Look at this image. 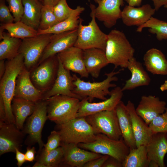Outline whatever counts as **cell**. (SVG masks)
<instances>
[{"label": "cell", "mask_w": 167, "mask_h": 167, "mask_svg": "<svg viewBox=\"0 0 167 167\" xmlns=\"http://www.w3.org/2000/svg\"><path fill=\"white\" fill-rule=\"evenodd\" d=\"M6 70L0 82V96L3 101L6 111V122L15 124L11 108L12 101L17 77L25 67L23 55L19 53L15 57L5 62Z\"/></svg>", "instance_id": "6da1fadb"}, {"label": "cell", "mask_w": 167, "mask_h": 167, "mask_svg": "<svg viewBox=\"0 0 167 167\" xmlns=\"http://www.w3.org/2000/svg\"><path fill=\"white\" fill-rule=\"evenodd\" d=\"M107 35L105 52L109 64L115 68H127L129 61L134 57V49L122 32L113 29Z\"/></svg>", "instance_id": "7a4b0ae2"}, {"label": "cell", "mask_w": 167, "mask_h": 167, "mask_svg": "<svg viewBox=\"0 0 167 167\" xmlns=\"http://www.w3.org/2000/svg\"><path fill=\"white\" fill-rule=\"evenodd\" d=\"M123 70L122 68L115 71L114 70L108 73H105V79L101 82H91L82 80L75 74L73 75L74 77L73 84L75 86L73 92L82 97L88 98V101L92 102L94 98L105 100L106 96L110 95V88L115 87L116 85L111 83L117 81L118 78L116 75Z\"/></svg>", "instance_id": "3957f363"}, {"label": "cell", "mask_w": 167, "mask_h": 167, "mask_svg": "<svg viewBox=\"0 0 167 167\" xmlns=\"http://www.w3.org/2000/svg\"><path fill=\"white\" fill-rule=\"evenodd\" d=\"M91 22L87 25H83L82 19H79L78 36L74 46L82 50L97 48L105 51L108 35L102 32L96 20L95 6L90 3Z\"/></svg>", "instance_id": "277c9868"}, {"label": "cell", "mask_w": 167, "mask_h": 167, "mask_svg": "<svg viewBox=\"0 0 167 167\" xmlns=\"http://www.w3.org/2000/svg\"><path fill=\"white\" fill-rule=\"evenodd\" d=\"M46 100L48 119L57 125L75 118L81 101L77 98L61 95L54 96Z\"/></svg>", "instance_id": "5b68a950"}, {"label": "cell", "mask_w": 167, "mask_h": 167, "mask_svg": "<svg viewBox=\"0 0 167 167\" xmlns=\"http://www.w3.org/2000/svg\"><path fill=\"white\" fill-rule=\"evenodd\" d=\"M57 125L61 137V144H78L91 143L95 140L96 135L85 117L75 118Z\"/></svg>", "instance_id": "8992f818"}, {"label": "cell", "mask_w": 167, "mask_h": 167, "mask_svg": "<svg viewBox=\"0 0 167 167\" xmlns=\"http://www.w3.org/2000/svg\"><path fill=\"white\" fill-rule=\"evenodd\" d=\"M78 145L87 150L113 157L122 162L130 150L122 137L116 140L102 134L96 135L95 140L93 142L79 143Z\"/></svg>", "instance_id": "52a82bcc"}, {"label": "cell", "mask_w": 167, "mask_h": 167, "mask_svg": "<svg viewBox=\"0 0 167 167\" xmlns=\"http://www.w3.org/2000/svg\"><path fill=\"white\" fill-rule=\"evenodd\" d=\"M47 119V102L42 100L36 103L33 112L28 118L22 130L24 134L28 135L26 143L29 145L37 143L39 151L42 149L44 144L42 139V131Z\"/></svg>", "instance_id": "ba28073f"}, {"label": "cell", "mask_w": 167, "mask_h": 167, "mask_svg": "<svg viewBox=\"0 0 167 167\" xmlns=\"http://www.w3.org/2000/svg\"><path fill=\"white\" fill-rule=\"evenodd\" d=\"M85 118L95 135L103 134L116 140L122 137L115 109L98 112Z\"/></svg>", "instance_id": "9c48e42d"}, {"label": "cell", "mask_w": 167, "mask_h": 167, "mask_svg": "<svg viewBox=\"0 0 167 167\" xmlns=\"http://www.w3.org/2000/svg\"><path fill=\"white\" fill-rule=\"evenodd\" d=\"M59 66L57 55L50 57L38 64L31 71V79L43 94L52 87L57 78Z\"/></svg>", "instance_id": "30bf717a"}, {"label": "cell", "mask_w": 167, "mask_h": 167, "mask_svg": "<svg viewBox=\"0 0 167 167\" xmlns=\"http://www.w3.org/2000/svg\"><path fill=\"white\" fill-rule=\"evenodd\" d=\"M52 35H39L22 40L19 53L23 55L25 67L29 71L38 65Z\"/></svg>", "instance_id": "8fae6325"}, {"label": "cell", "mask_w": 167, "mask_h": 167, "mask_svg": "<svg viewBox=\"0 0 167 167\" xmlns=\"http://www.w3.org/2000/svg\"><path fill=\"white\" fill-rule=\"evenodd\" d=\"M123 92L122 88L116 86L111 91L109 98L97 103L90 102L87 97L83 98L80 101L76 118L85 117L101 111L115 109L121 101Z\"/></svg>", "instance_id": "7c38bea8"}, {"label": "cell", "mask_w": 167, "mask_h": 167, "mask_svg": "<svg viewBox=\"0 0 167 167\" xmlns=\"http://www.w3.org/2000/svg\"><path fill=\"white\" fill-rule=\"evenodd\" d=\"M61 146L63 151L62 166L84 167L87 162L102 156L80 148L75 144H62Z\"/></svg>", "instance_id": "4fadbf2b"}, {"label": "cell", "mask_w": 167, "mask_h": 167, "mask_svg": "<svg viewBox=\"0 0 167 167\" xmlns=\"http://www.w3.org/2000/svg\"><path fill=\"white\" fill-rule=\"evenodd\" d=\"M59 60V66L55 82L51 88L43 94V100H46L54 96L61 95L83 98L73 92L75 87L73 84L74 77L70 71L66 69Z\"/></svg>", "instance_id": "5bb4252c"}, {"label": "cell", "mask_w": 167, "mask_h": 167, "mask_svg": "<svg viewBox=\"0 0 167 167\" xmlns=\"http://www.w3.org/2000/svg\"><path fill=\"white\" fill-rule=\"evenodd\" d=\"M15 124L4 122L0 124V155L15 152L16 149L20 150L24 134Z\"/></svg>", "instance_id": "9a60e30c"}, {"label": "cell", "mask_w": 167, "mask_h": 167, "mask_svg": "<svg viewBox=\"0 0 167 167\" xmlns=\"http://www.w3.org/2000/svg\"><path fill=\"white\" fill-rule=\"evenodd\" d=\"M77 36L78 29L52 34L50 41L45 49L38 65L47 58L74 46Z\"/></svg>", "instance_id": "2e32d148"}, {"label": "cell", "mask_w": 167, "mask_h": 167, "mask_svg": "<svg viewBox=\"0 0 167 167\" xmlns=\"http://www.w3.org/2000/svg\"><path fill=\"white\" fill-rule=\"evenodd\" d=\"M98 4L94 10L96 18L108 28L114 26L121 19L120 7L124 5L123 0H101Z\"/></svg>", "instance_id": "e0dca14e"}, {"label": "cell", "mask_w": 167, "mask_h": 167, "mask_svg": "<svg viewBox=\"0 0 167 167\" xmlns=\"http://www.w3.org/2000/svg\"><path fill=\"white\" fill-rule=\"evenodd\" d=\"M146 147L149 167H165L164 159L167 153V133L153 134Z\"/></svg>", "instance_id": "ac0fdd59"}, {"label": "cell", "mask_w": 167, "mask_h": 167, "mask_svg": "<svg viewBox=\"0 0 167 167\" xmlns=\"http://www.w3.org/2000/svg\"><path fill=\"white\" fill-rule=\"evenodd\" d=\"M57 55L66 69L78 74L82 78L88 77L84 62L83 50L73 46Z\"/></svg>", "instance_id": "d6986e66"}, {"label": "cell", "mask_w": 167, "mask_h": 167, "mask_svg": "<svg viewBox=\"0 0 167 167\" xmlns=\"http://www.w3.org/2000/svg\"><path fill=\"white\" fill-rule=\"evenodd\" d=\"M43 93L34 85L30 79V71L24 67L17 77L14 97L36 103L43 100Z\"/></svg>", "instance_id": "ffe728a7"}, {"label": "cell", "mask_w": 167, "mask_h": 167, "mask_svg": "<svg viewBox=\"0 0 167 167\" xmlns=\"http://www.w3.org/2000/svg\"><path fill=\"white\" fill-rule=\"evenodd\" d=\"M166 103L154 96L143 95L135 111L148 125L154 118L165 110Z\"/></svg>", "instance_id": "44dd1931"}, {"label": "cell", "mask_w": 167, "mask_h": 167, "mask_svg": "<svg viewBox=\"0 0 167 167\" xmlns=\"http://www.w3.org/2000/svg\"><path fill=\"white\" fill-rule=\"evenodd\" d=\"M156 11L148 4L138 7L126 5L122 11L121 19L126 26L138 27L149 20Z\"/></svg>", "instance_id": "7402d4cb"}, {"label": "cell", "mask_w": 167, "mask_h": 167, "mask_svg": "<svg viewBox=\"0 0 167 167\" xmlns=\"http://www.w3.org/2000/svg\"><path fill=\"white\" fill-rule=\"evenodd\" d=\"M126 106L130 116L136 147L146 146L153 135L149 125L137 113L132 102L128 101Z\"/></svg>", "instance_id": "603a6c76"}, {"label": "cell", "mask_w": 167, "mask_h": 167, "mask_svg": "<svg viewBox=\"0 0 167 167\" xmlns=\"http://www.w3.org/2000/svg\"><path fill=\"white\" fill-rule=\"evenodd\" d=\"M83 58L88 73L95 78L99 77L101 69L109 64L105 51L98 48L83 50Z\"/></svg>", "instance_id": "cb8c5ba5"}, {"label": "cell", "mask_w": 167, "mask_h": 167, "mask_svg": "<svg viewBox=\"0 0 167 167\" xmlns=\"http://www.w3.org/2000/svg\"><path fill=\"white\" fill-rule=\"evenodd\" d=\"M127 68L130 71L131 76L126 80L122 88L123 92L131 90L138 87L148 85L151 82V78L145 70L141 63L134 57L129 61Z\"/></svg>", "instance_id": "d4e9b609"}, {"label": "cell", "mask_w": 167, "mask_h": 167, "mask_svg": "<svg viewBox=\"0 0 167 167\" xmlns=\"http://www.w3.org/2000/svg\"><path fill=\"white\" fill-rule=\"evenodd\" d=\"M115 109L124 141L130 149L136 148L131 121L126 105L121 101Z\"/></svg>", "instance_id": "484cf974"}, {"label": "cell", "mask_w": 167, "mask_h": 167, "mask_svg": "<svg viewBox=\"0 0 167 167\" xmlns=\"http://www.w3.org/2000/svg\"><path fill=\"white\" fill-rule=\"evenodd\" d=\"M143 60L147 70L153 75H167V60L159 49L152 48L144 55Z\"/></svg>", "instance_id": "4316f807"}, {"label": "cell", "mask_w": 167, "mask_h": 167, "mask_svg": "<svg viewBox=\"0 0 167 167\" xmlns=\"http://www.w3.org/2000/svg\"><path fill=\"white\" fill-rule=\"evenodd\" d=\"M36 103L22 98L15 97L11 103L15 125L20 130L23 129L26 119L33 112Z\"/></svg>", "instance_id": "83f0119b"}, {"label": "cell", "mask_w": 167, "mask_h": 167, "mask_svg": "<svg viewBox=\"0 0 167 167\" xmlns=\"http://www.w3.org/2000/svg\"><path fill=\"white\" fill-rule=\"evenodd\" d=\"M83 7L78 6L70 15L64 20L47 29L38 30L37 35L51 34H55L78 29L79 23V16L84 10Z\"/></svg>", "instance_id": "f1b7e54d"}, {"label": "cell", "mask_w": 167, "mask_h": 167, "mask_svg": "<svg viewBox=\"0 0 167 167\" xmlns=\"http://www.w3.org/2000/svg\"><path fill=\"white\" fill-rule=\"evenodd\" d=\"M24 13L21 21L37 30L43 5L39 0H22Z\"/></svg>", "instance_id": "f546056e"}, {"label": "cell", "mask_w": 167, "mask_h": 167, "mask_svg": "<svg viewBox=\"0 0 167 167\" xmlns=\"http://www.w3.org/2000/svg\"><path fill=\"white\" fill-rule=\"evenodd\" d=\"M0 40V60L12 59L19 54L22 39L11 36L3 32Z\"/></svg>", "instance_id": "4dcf8cb0"}, {"label": "cell", "mask_w": 167, "mask_h": 167, "mask_svg": "<svg viewBox=\"0 0 167 167\" xmlns=\"http://www.w3.org/2000/svg\"><path fill=\"white\" fill-rule=\"evenodd\" d=\"M122 165V167H149L146 146L141 145L130 149Z\"/></svg>", "instance_id": "1f68e13d"}, {"label": "cell", "mask_w": 167, "mask_h": 167, "mask_svg": "<svg viewBox=\"0 0 167 167\" xmlns=\"http://www.w3.org/2000/svg\"><path fill=\"white\" fill-rule=\"evenodd\" d=\"M0 27L6 30L11 36L22 40L37 35V30L21 21L15 23L2 24Z\"/></svg>", "instance_id": "d6a6232c"}, {"label": "cell", "mask_w": 167, "mask_h": 167, "mask_svg": "<svg viewBox=\"0 0 167 167\" xmlns=\"http://www.w3.org/2000/svg\"><path fill=\"white\" fill-rule=\"evenodd\" d=\"M36 157L37 161L45 165L46 167H58L62 166L63 151L62 146L48 152L42 148L39 151Z\"/></svg>", "instance_id": "836d02e7"}, {"label": "cell", "mask_w": 167, "mask_h": 167, "mask_svg": "<svg viewBox=\"0 0 167 167\" xmlns=\"http://www.w3.org/2000/svg\"><path fill=\"white\" fill-rule=\"evenodd\" d=\"M148 28L150 33L156 35L157 39L161 41L167 39V22L152 17L146 23L138 27L136 31L141 32L143 29Z\"/></svg>", "instance_id": "e575fe53"}, {"label": "cell", "mask_w": 167, "mask_h": 167, "mask_svg": "<svg viewBox=\"0 0 167 167\" xmlns=\"http://www.w3.org/2000/svg\"><path fill=\"white\" fill-rule=\"evenodd\" d=\"M53 7V6L49 5L43 6L38 30L47 29L59 22L54 13Z\"/></svg>", "instance_id": "d590c367"}, {"label": "cell", "mask_w": 167, "mask_h": 167, "mask_svg": "<svg viewBox=\"0 0 167 167\" xmlns=\"http://www.w3.org/2000/svg\"><path fill=\"white\" fill-rule=\"evenodd\" d=\"M148 125L153 134L167 133V107L164 113L152 120Z\"/></svg>", "instance_id": "8d00e7d4"}, {"label": "cell", "mask_w": 167, "mask_h": 167, "mask_svg": "<svg viewBox=\"0 0 167 167\" xmlns=\"http://www.w3.org/2000/svg\"><path fill=\"white\" fill-rule=\"evenodd\" d=\"M74 9L67 4L66 0H61L53 7L54 13L59 22L68 17Z\"/></svg>", "instance_id": "74e56055"}, {"label": "cell", "mask_w": 167, "mask_h": 167, "mask_svg": "<svg viewBox=\"0 0 167 167\" xmlns=\"http://www.w3.org/2000/svg\"><path fill=\"white\" fill-rule=\"evenodd\" d=\"M8 8L12 13L14 21H21L24 13L22 0H6Z\"/></svg>", "instance_id": "f35d334b"}, {"label": "cell", "mask_w": 167, "mask_h": 167, "mask_svg": "<svg viewBox=\"0 0 167 167\" xmlns=\"http://www.w3.org/2000/svg\"><path fill=\"white\" fill-rule=\"evenodd\" d=\"M61 143V137L59 131L54 130L51 132L46 143L44 144L42 148L45 151L48 152L60 146Z\"/></svg>", "instance_id": "ab89813d"}, {"label": "cell", "mask_w": 167, "mask_h": 167, "mask_svg": "<svg viewBox=\"0 0 167 167\" xmlns=\"http://www.w3.org/2000/svg\"><path fill=\"white\" fill-rule=\"evenodd\" d=\"M0 21L2 24L11 23L14 21V18L4 0H0Z\"/></svg>", "instance_id": "60d3db41"}, {"label": "cell", "mask_w": 167, "mask_h": 167, "mask_svg": "<svg viewBox=\"0 0 167 167\" xmlns=\"http://www.w3.org/2000/svg\"><path fill=\"white\" fill-rule=\"evenodd\" d=\"M107 155H103L101 156L92 160L86 163L84 167H102L103 165L109 157Z\"/></svg>", "instance_id": "b9f144b4"}, {"label": "cell", "mask_w": 167, "mask_h": 167, "mask_svg": "<svg viewBox=\"0 0 167 167\" xmlns=\"http://www.w3.org/2000/svg\"><path fill=\"white\" fill-rule=\"evenodd\" d=\"M102 167H122V162L115 158L109 156Z\"/></svg>", "instance_id": "7bdbcfd3"}, {"label": "cell", "mask_w": 167, "mask_h": 167, "mask_svg": "<svg viewBox=\"0 0 167 167\" xmlns=\"http://www.w3.org/2000/svg\"><path fill=\"white\" fill-rule=\"evenodd\" d=\"M36 151L35 147H31L28 146L25 153L26 161L32 162L35 160V155Z\"/></svg>", "instance_id": "ee69618b"}, {"label": "cell", "mask_w": 167, "mask_h": 167, "mask_svg": "<svg viewBox=\"0 0 167 167\" xmlns=\"http://www.w3.org/2000/svg\"><path fill=\"white\" fill-rule=\"evenodd\" d=\"M18 149L15 150V158L17 161V165L18 167H21L26 161L25 154L21 152Z\"/></svg>", "instance_id": "f6af8a7d"}, {"label": "cell", "mask_w": 167, "mask_h": 167, "mask_svg": "<svg viewBox=\"0 0 167 167\" xmlns=\"http://www.w3.org/2000/svg\"><path fill=\"white\" fill-rule=\"evenodd\" d=\"M6 111L2 97L0 96V124L6 122Z\"/></svg>", "instance_id": "bcb514c9"}, {"label": "cell", "mask_w": 167, "mask_h": 167, "mask_svg": "<svg viewBox=\"0 0 167 167\" xmlns=\"http://www.w3.org/2000/svg\"><path fill=\"white\" fill-rule=\"evenodd\" d=\"M153 2L154 8L156 11L158 10L161 6L167 5V0H151Z\"/></svg>", "instance_id": "7dc6e473"}, {"label": "cell", "mask_w": 167, "mask_h": 167, "mask_svg": "<svg viewBox=\"0 0 167 167\" xmlns=\"http://www.w3.org/2000/svg\"><path fill=\"white\" fill-rule=\"evenodd\" d=\"M43 5H49L54 6L61 0H39Z\"/></svg>", "instance_id": "c3c4849f"}, {"label": "cell", "mask_w": 167, "mask_h": 167, "mask_svg": "<svg viewBox=\"0 0 167 167\" xmlns=\"http://www.w3.org/2000/svg\"><path fill=\"white\" fill-rule=\"evenodd\" d=\"M131 6L137 7L139 6L141 4L142 0H124Z\"/></svg>", "instance_id": "681fc988"}, {"label": "cell", "mask_w": 167, "mask_h": 167, "mask_svg": "<svg viewBox=\"0 0 167 167\" xmlns=\"http://www.w3.org/2000/svg\"><path fill=\"white\" fill-rule=\"evenodd\" d=\"M6 68V63L5 60H0V79L4 75L5 71Z\"/></svg>", "instance_id": "f907efd6"}, {"label": "cell", "mask_w": 167, "mask_h": 167, "mask_svg": "<svg viewBox=\"0 0 167 167\" xmlns=\"http://www.w3.org/2000/svg\"><path fill=\"white\" fill-rule=\"evenodd\" d=\"M160 89L162 92L167 90V80H165L164 83L161 85Z\"/></svg>", "instance_id": "816d5d0a"}, {"label": "cell", "mask_w": 167, "mask_h": 167, "mask_svg": "<svg viewBox=\"0 0 167 167\" xmlns=\"http://www.w3.org/2000/svg\"><path fill=\"white\" fill-rule=\"evenodd\" d=\"M33 167H46L45 166L39 162L36 161V162L33 165Z\"/></svg>", "instance_id": "f5cc1de1"}, {"label": "cell", "mask_w": 167, "mask_h": 167, "mask_svg": "<svg viewBox=\"0 0 167 167\" xmlns=\"http://www.w3.org/2000/svg\"><path fill=\"white\" fill-rule=\"evenodd\" d=\"M101 0H94L95 2L97 3H98Z\"/></svg>", "instance_id": "db71d44e"}, {"label": "cell", "mask_w": 167, "mask_h": 167, "mask_svg": "<svg viewBox=\"0 0 167 167\" xmlns=\"http://www.w3.org/2000/svg\"><path fill=\"white\" fill-rule=\"evenodd\" d=\"M164 7L165 8H167V5H165L164 6Z\"/></svg>", "instance_id": "11a10c76"}]
</instances>
